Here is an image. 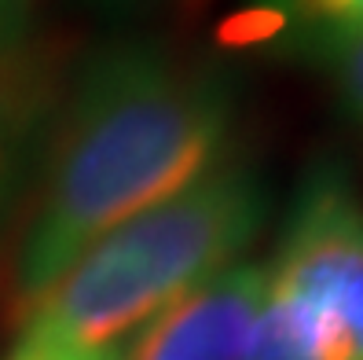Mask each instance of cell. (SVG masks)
Wrapping results in <instances>:
<instances>
[{"mask_svg":"<svg viewBox=\"0 0 363 360\" xmlns=\"http://www.w3.org/2000/svg\"><path fill=\"white\" fill-rule=\"evenodd\" d=\"M268 290L323 360H363V199L341 162H315L297 184Z\"/></svg>","mask_w":363,"mask_h":360,"instance_id":"obj_3","label":"cell"},{"mask_svg":"<svg viewBox=\"0 0 363 360\" xmlns=\"http://www.w3.org/2000/svg\"><path fill=\"white\" fill-rule=\"evenodd\" d=\"M264 217L268 187L261 173L228 158L173 199L99 236L23 305V334L114 353L180 294L239 261Z\"/></svg>","mask_w":363,"mask_h":360,"instance_id":"obj_2","label":"cell"},{"mask_svg":"<svg viewBox=\"0 0 363 360\" xmlns=\"http://www.w3.org/2000/svg\"><path fill=\"white\" fill-rule=\"evenodd\" d=\"M235 84L165 48L125 40L96 52L74 84L37 217L18 253L23 305L99 236L228 162Z\"/></svg>","mask_w":363,"mask_h":360,"instance_id":"obj_1","label":"cell"},{"mask_svg":"<svg viewBox=\"0 0 363 360\" xmlns=\"http://www.w3.org/2000/svg\"><path fill=\"white\" fill-rule=\"evenodd\" d=\"M294 18L305 45L334 37H363V0H268Z\"/></svg>","mask_w":363,"mask_h":360,"instance_id":"obj_8","label":"cell"},{"mask_svg":"<svg viewBox=\"0 0 363 360\" xmlns=\"http://www.w3.org/2000/svg\"><path fill=\"white\" fill-rule=\"evenodd\" d=\"M48 92L23 59L0 67V228L18 199L33 162V143L45 125Z\"/></svg>","mask_w":363,"mask_h":360,"instance_id":"obj_5","label":"cell"},{"mask_svg":"<svg viewBox=\"0 0 363 360\" xmlns=\"http://www.w3.org/2000/svg\"><path fill=\"white\" fill-rule=\"evenodd\" d=\"M268 294V265L235 261L125 338L114 360H246Z\"/></svg>","mask_w":363,"mask_h":360,"instance_id":"obj_4","label":"cell"},{"mask_svg":"<svg viewBox=\"0 0 363 360\" xmlns=\"http://www.w3.org/2000/svg\"><path fill=\"white\" fill-rule=\"evenodd\" d=\"M246 360H323V356H319L308 331L301 327V320L294 316V309L268 290L250 334Z\"/></svg>","mask_w":363,"mask_h":360,"instance_id":"obj_6","label":"cell"},{"mask_svg":"<svg viewBox=\"0 0 363 360\" xmlns=\"http://www.w3.org/2000/svg\"><path fill=\"white\" fill-rule=\"evenodd\" d=\"M8 360H114V353H96V349H77V346H62L48 342V338H30L23 334L18 346Z\"/></svg>","mask_w":363,"mask_h":360,"instance_id":"obj_10","label":"cell"},{"mask_svg":"<svg viewBox=\"0 0 363 360\" xmlns=\"http://www.w3.org/2000/svg\"><path fill=\"white\" fill-rule=\"evenodd\" d=\"M33 23V0H0V67L23 55Z\"/></svg>","mask_w":363,"mask_h":360,"instance_id":"obj_9","label":"cell"},{"mask_svg":"<svg viewBox=\"0 0 363 360\" xmlns=\"http://www.w3.org/2000/svg\"><path fill=\"white\" fill-rule=\"evenodd\" d=\"M308 55L327 70L337 111L363 133V37H334L308 45Z\"/></svg>","mask_w":363,"mask_h":360,"instance_id":"obj_7","label":"cell"},{"mask_svg":"<svg viewBox=\"0 0 363 360\" xmlns=\"http://www.w3.org/2000/svg\"><path fill=\"white\" fill-rule=\"evenodd\" d=\"M103 8H133V4H147V0H96Z\"/></svg>","mask_w":363,"mask_h":360,"instance_id":"obj_11","label":"cell"}]
</instances>
